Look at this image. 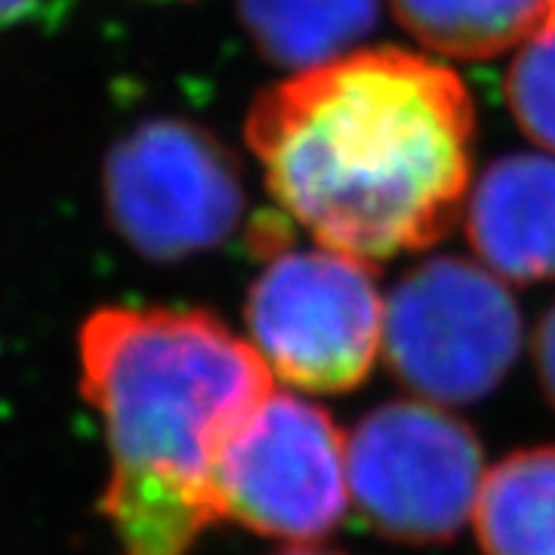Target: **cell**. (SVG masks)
I'll use <instances>...</instances> for the list:
<instances>
[{
    "mask_svg": "<svg viewBox=\"0 0 555 555\" xmlns=\"http://www.w3.org/2000/svg\"><path fill=\"white\" fill-rule=\"evenodd\" d=\"M247 142L272 198L321 247L371 262L454 229L476 108L448 65L398 47L352 50L266 90Z\"/></svg>",
    "mask_w": 555,
    "mask_h": 555,
    "instance_id": "obj_1",
    "label": "cell"
},
{
    "mask_svg": "<svg viewBox=\"0 0 555 555\" xmlns=\"http://www.w3.org/2000/svg\"><path fill=\"white\" fill-rule=\"evenodd\" d=\"M80 383L108 444L120 555H189L222 521L217 469L275 389L259 352L201 309L112 306L80 327Z\"/></svg>",
    "mask_w": 555,
    "mask_h": 555,
    "instance_id": "obj_2",
    "label": "cell"
},
{
    "mask_svg": "<svg viewBox=\"0 0 555 555\" xmlns=\"http://www.w3.org/2000/svg\"><path fill=\"white\" fill-rule=\"evenodd\" d=\"M521 312L488 266L460 257L420 262L383 315L386 364L416 398L473 404L494 392L521 352Z\"/></svg>",
    "mask_w": 555,
    "mask_h": 555,
    "instance_id": "obj_3",
    "label": "cell"
},
{
    "mask_svg": "<svg viewBox=\"0 0 555 555\" xmlns=\"http://www.w3.org/2000/svg\"><path fill=\"white\" fill-rule=\"evenodd\" d=\"M383 315L371 262L327 247L272 254L244 309L266 367L318 396L364 383L383 349Z\"/></svg>",
    "mask_w": 555,
    "mask_h": 555,
    "instance_id": "obj_4",
    "label": "cell"
},
{
    "mask_svg": "<svg viewBox=\"0 0 555 555\" xmlns=\"http://www.w3.org/2000/svg\"><path fill=\"white\" fill-rule=\"evenodd\" d=\"M469 423L433 401H389L346 438L349 496L379 534L401 543H444L476 513L485 481Z\"/></svg>",
    "mask_w": 555,
    "mask_h": 555,
    "instance_id": "obj_5",
    "label": "cell"
},
{
    "mask_svg": "<svg viewBox=\"0 0 555 555\" xmlns=\"http://www.w3.org/2000/svg\"><path fill=\"white\" fill-rule=\"evenodd\" d=\"M219 518L291 546H318L349 506L346 438L334 416L294 392L257 404L217 469Z\"/></svg>",
    "mask_w": 555,
    "mask_h": 555,
    "instance_id": "obj_6",
    "label": "cell"
},
{
    "mask_svg": "<svg viewBox=\"0 0 555 555\" xmlns=\"http://www.w3.org/2000/svg\"><path fill=\"white\" fill-rule=\"evenodd\" d=\"M102 182L120 238L158 262L214 250L244 217L238 164L189 120H149L120 139Z\"/></svg>",
    "mask_w": 555,
    "mask_h": 555,
    "instance_id": "obj_7",
    "label": "cell"
},
{
    "mask_svg": "<svg viewBox=\"0 0 555 555\" xmlns=\"http://www.w3.org/2000/svg\"><path fill=\"white\" fill-rule=\"evenodd\" d=\"M466 232L485 266L503 281L555 278V160L506 155L494 160L469 198Z\"/></svg>",
    "mask_w": 555,
    "mask_h": 555,
    "instance_id": "obj_8",
    "label": "cell"
},
{
    "mask_svg": "<svg viewBox=\"0 0 555 555\" xmlns=\"http://www.w3.org/2000/svg\"><path fill=\"white\" fill-rule=\"evenodd\" d=\"M485 555H555V444L503 456L476 500Z\"/></svg>",
    "mask_w": 555,
    "mask_h": 555,
    "instance_id": "obj_9",
    "label": "cell"
},
{
    "mask_svg": "<svg viewBox=\"0 0 555 555\" xmlns=\"http://www.w3.org/2000/svg\"><path fill=\"white\" fill-rule=\"evenodd\" d=\"M250 40L266 60L315 68L346 56L379 20V0H238Z\"/></svg>",
    "mask_w": 555,
    "mask_h": 555,
    "instance_id": "obj_10",
    "label": "cell"
},
{
    "mask_svg": "<svg viewBox=\"0 0 555 555\" xmlns=\"http://www.w3.org/2000/svg\"><path fill=\"white\" fill-rule=\"evenodd\" d=\"M398 22L451 60H491L555 16V0H392Z\"/></svg>",
    "mask_w": 555,
    "mask_h": 555,
    "instance_id": "obj_11",
    "label": "cell"
},
{
    "mask_svg": "<svg viewBox=\"0 0 555 555\" xmlns=\"http://www.w3.org/2000/svg\"><path fill=\"white\" fill-rule=\"evenodd\" d=\"M506 100L518 127L555 152V16L521 43L506 75Z\"/></svg>",
    "mask_w": 555,
    "mask_h": 555,
    "instance_id": "obj_12",
    "label": "cell"
},
{
    "mask_svg": "<svg viewBox=\"0 0 555 555\" xmlns=\"http://www.w3.org/2000/svg\"><path fill=\"white\" fill-rule=\"evenodd\" d=\"M534 361L537 374H540V386H543L550 404L555 408V302L550 306V312L543 315V321L537 324Z\"/></svg>",
    "mask_w": 555,
    "mask_h": 555,
    "instance_id": "obj_13",
    "label": "cell"
},
{
    "mask_svg": "<svg viewBox=\"0 0 555 555\" xmlns=\"http://www.w3.org/2000/svg\"><path fill=\"white\" fill-rule=\"evenodd\" d=\"M35 3H38V0H0V28L25 20V16L35 10Z\"/></svg>",
    "mask_w": 555,
    "mask_h": 555,
    "instance_id": "obj_14",
    "label": "cell"
},
{
    "mask_svg": "<svg viewBox=\"0 0 555 555\" xmlns=\"http://www.w3.org/2000/svg\"><path fill=\"white\" fill-rule=\"evenodd\" d=\"M278 555H343L337 550H324V546H287L284 553Z\"/></svg>",
    "mask_w": 555,
    "mask_h": 555,
    "instance_id": "obj_15",
    "label": "cell"
}]
</instances>
